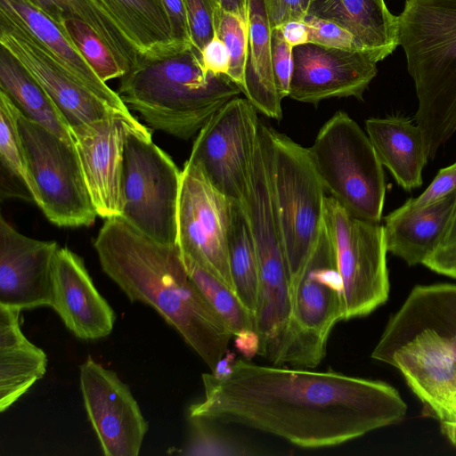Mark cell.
<instances>
[{
  "label": "cell",
  "instance_id": "7402d4cb",
  "mask_svg": "<svg viewBox=\"0 0 456 456\" xmlns=\"http://www.w3.org/2000/svg\"><path fill=\"white\" fill-rule=\"evenodd\" d=\"M365 129L379 161L398 185L409 191L419 187L429 159L419 126L407 118L392 116L368 118Z\"/></svg>",
  "mask_w": 456,
  "mask_h": 456
},
{
  "label": "cell",
  "instance_id": "4316f807",
  "mask_svg": "<svg viewBox=\"0 0 456 456\" xmlns=\"http://www.w3.org/2000/svg\"><path fill=\"white\" fill-rule=\"evenodd\" d=\"M0 89L7 94L26 117L74 145L71 127L63 115L38 83L2 46Z\"/></svg>",
  "mask_w": 456,
  "mask_h": 456
},
{
  "label": "cell",
  "instance_id": "2e32d148",
  "mask_svg": "<svg viewBox=\"0 0 456 456\" xmlns=\"http://www.w3.org/2000/svg\"><path fill=\"white\" fill-rule=\"evenodd\" d=\"M79 385L103 455H139L149 423L128 386L91 357L79 366Z\"/></svg>",
  "mask_w": 456,
  "mask_h": 456
},
{
  "label": "cell",
  "instance_id": "60d3db41",
  "mask_svg": "<svg viewBox=\"0 0 456 456\" xmlns=\"http://www.w3.org/2000/svg\"><path fill=\"white\" fill-rule=\"evenodd\" d=\"M200 60L206 71L227 76L230 53L221 39L215 36L202 49Z\"/></svg>",
  "mask_w": 456,
  "mask_h": 456
},
{
  "label": "cell",
  "instance_id": "7bdbcfd3",
  "mask_svg": "<svg viewBox=\"0 0 456 456\" xmlns=\"http://www.w3.org/2000/svg\"><path fill=\"white\" fill-rule=\"evenodd\" d=\"M279 28L286 42L293 48L309 43L308 27L304 20H290Z\"/></svg>",
  "mask_w": 456,
  "mask_h": 456
},
{
  "label": "cell",
  "instance_id": "cb8c5ba5",
  "mask_svg": "<svg viewBox=\"0 0 456 456\" xmlns=\"http://www.w3.org/2000/svg\"><path fill=\"white\" fill-rule=\"evenodd\" d=\"M20 310L0 305V411L8 410L46 372L45 351L20 328Z\"/></svg>",
  "mask_w": 456,
  "mask_h": 456
},
{
  "label": "cell",
  "instance_id": "4fadbf2b",
  "mask_svg": "<svg viewBox=\"0 0 456 456\" xmlns=\"http://www.w3.org/2000/svg\"><path fill=\"white\" fill-rule=\"evenodd\" d=\"M233 202L187 159L182 169L177 210V241L186 256L233 290L228 260V234Z\"/></svg>",
  "mask_w": 456,
  "mask_h": 456
},
{
  "label": "cell",
  "instance_id": "6da1fadb",
  "mask_svg": "<svg viewBox=\"0 0 456 456\" xmlns=\"http://www.w3.org/2000/svg\"><path fill=\"white\" fill-rule=\"evenodd\" d=\"M189 417L239 424L304 448L338 445L402 421L406 403L380 380L239 359L201 376Z\"/></svg>",
  "mask_w": 456,
  "mask_h": 456
},
{
  "label": "cell",
  "instance_id": "1f68e13d",
  "mask_svg": "<svg viewBox=\"0 0 456 456\" xmlns=\"http://www.w3.org/2000/svg\"><path fill=\"white\" fill-rule=\"evenodd\" d=\"M20 110L0 89V162L1 169L19 178L33 198L32 182L28 172L19 129ZM34 202V200H33Z\"/></svg>",
  "mask_w": 456,
  "mask_h": 456
},
{
  "label": "cell",
  "instance_id": "8992f818",
  "mask_svg": "<svg viewBox=\"0 0 456 456\" xmlns=\"http://www.w3.org/2000/svg\"><path fill=\"white\" fill-rule=\"evenodd\" d=\"M271 140L272 187L292 297L321 238L327 196L308 148L273 128Z\"/></svg>",
  "mask_w": 456,
  "mask_h": 456
},
{
  "label": "cell",
  "instance_id": "ab89813d",
  "mask_svg": "<svg viewBox=\"0 0 456 456\" xmlns=\"http://www.w3.org/2000/svg\"><path fill=\"white\" fill-rule=\"evenodd\" d=\"M170 20L173 39L180 46L192 45L183 0H161Z\"/></svg>",
  "mask_w": 456,
  "mask_h": 456
},
{
  "label": "cell",
  "instance_id": "4dcf8cb0",
  "mask_svg": "<svg viewBox=\"0 0 456 456\" xmlns=\"http://www.w3.org/2000/svg\"><path fill=\"white\" fill-rule=\"evenodd\" d=\"M56 23L103 82L120 78L126 74L109 47L88 24L76 18L63 19Z\"/></svg>",
  "mask_w": 456,
  "mask_h": 456
},
{
  "label": "cell",
  "instance_id": "ee69618b",
  "mask_svg": "<svg viewBox=\"0 0 456 456\" xmlns=\"http://www.w3.org/2000/svg\"><path fill=\"white\" fill-rule=\"evenodd\" d=\"M218 6L230 13L235 14L247 21L248 0H216Z\"/></svg>",
  "mask_w": 456,
  "mask_h": 456
},
{
  "label": "cell",
  "instance_id": "f35d334b",
  "mask_svg": "<svg viewBox=\"0 0 456 456\" xmlns=\"http://www.w3.org/2000/svg\"><path fill=\"white\" fill-rule=\"evenodd\" d=\"M310 0H265L272 30L290 20H304Z\"/></svg>",
  "mask_w": 456,
  "mask_h": 456
},
{
  "label": "cell",
  "instance_id": "7a4b0ae2",
  "mask_svg": "<svg viewBox=\"0 0 456 456\" xmlns=\"http://www.w3.org/2000/svg\"><path fill=\"white\" fill-rule=\"evenodd\" d=\"M94 247L128 299L152 307L215 371L233 335L189 277L177 244L156 241L119 216L105 220Z\"/></svg>",
  "mask_w": 456,
  "mask_h": 456
},
{
  "label": "cell",
  "instance_id": "9c48e42d",
  "mask_svg": "<svg viewBox=\"0 0 456 456\" xmlns=\"http://www.w3.org/2000/svg\"><path fill=\"white\" fill-rule=\"evenodd\" d=\"M123 175L121 217L156 241L176 244L182 170L152 142L150 130L128 134Z\"/></svg>",
  "mask_w": 456,
  "mask_h": 456
},
{
  "label": "cell",
  "instance_id": "7c38bea8",
  "mask_svg": "<svg viewBox=\"0 0 456 456\" xmlns=\"http://www.w3.org/2000/svg\"><path fill=\"white\" fill-rule=\"evenodd\" d=\"M291 300L285 363L315 368L326 354L330 331L343 315V284L325 224Z\"/></svg>",
  "mask_w": 456,
  "mask_h": 456
},
{
  "label": "cell",
  "instance_id": "5b68a950",
  "mask_svg": "<svg viewBox=\"0 0 456 456\" xmlns=\"http://www.w3.org/2000/svg\"><path fill=\"white\" fill-rule=\"evenodd\" d=\"M397 42L415 86V123L433 159L456 132V0H407Z\"/></svg>",
  "mask_w": 456,
  "mask_h": 456
},
{
  "label": "cell",
  "instance_id": "277c9868",
  "mask_svg": "<svg viewBox=\"0 0 456 456\" xmlns=\"http://www.w3.org/2000/svg\"><path fill=\"white\" fill-rule=\"evenodd\" d=\"M117 93L152 129L188 140L241 90L226 75L206 71L200 53L190 45L140 57L119 78Z\"/></svg>",
  "mask_w": 456,
  "mask_h": 456
},
{
  "label": "cell",
  "instance_id": "836d02e7",
  "mask_svg": "<svg viewBox=\"0 0 456 456\" xmlns=\"http://www.w3.org/2000/svg\"><path fill=\"white\" fill-rule=\"evenodd\" d=\"M191 431L184 455H241L245 447L213 426V421L189 417Z\"/></svg>",
  "mask_w": 456,
  "mask_h": 456
},
{
  "label": "cell",
  "instance_id": "f546056e",
  "mask_svg": "<svg viewBox=\"0 0 456 456\" xmlns=\"http://www.w3.org/2000/svg\"><path fill=\"white\" fill-rule=\"evenodd\" d=\"M228 260L233 291L255 315L258 292V260L245 208L243 205L235 202L232 204L228 234Z\"/></svg>",
  "mask_w": 456,
  "mask_h": 456
},
{
  "label": "cell",
  "instance_id": "52a82bcc",
  "mask_svg": "<svg viewBox=\"0 0 456 456\" xmlns=\"http://www.w3.org/2000/svg\"><path fill=\"white\" fill-rule=\"evenodd\" d=\"M308 151L330 196L353 216L379 223L385 175L367 133L347 113L338 111L322 126Z\"/></svg>",
  "mask_w": 456,
  "mask_h": 456
},
{
  "label": "cell",
  "instance_id": "b9f144b4",
  "mask_svg": "<svg viewBox=\"0 0 456 456\" xmlns=\"http://www.w3.org/2000/svg\"><path fill=\"white\" fill-rule=\"evenodd\" d=\"M423 265L437 273L456 279V241L440 246Z\"/></svg>",
  "mask_w": 456,
  "mask_h": 456
},
{
  "label": "cell",
  "instance_id": "d6a6232c",
  "mask_svg": "<svg viewBox=\"0 0 456 456\" xmlns=\"http://www.w3.org/2000/svg\"><path fill=\"white\" fill-rule=\"evenodd\" d=\"M216 36L225 45L231 58L227 77L240 88L243 85L248 52V25L240 17L218 8Z\"/></svg>",
  "mask_w": 456,
  "mask_h": 456
},
{
  "label": "cell",
  "instance_id": "ba28073f",
  "mask_svg": "<svg viewBox=\"0 0 456 456\" xmlns=\"http://www.w3.org/2000/svg\"><path fill=\"white\" fill-rule=\"evenodd\" d=\"M19 129L33 186V200L59 227L89 226L98 216L78 156L69 144L21 111Z\"/></svg>",
  "mask_w": 456,
  "mask_h": 456
},
{
  "label": "cell",
  "instance_id": "30bf717a",
  "mask_svg": "<svg viewBox=\"0 0 456 456\" xmlns=\"http://www.w3.org/2000/svg\"><path fill=\"white\" fill-rule=\"evenodd\" d=\"M324 224L343 284L342 321L365 316L388 298L384 226L353 216L330 196Z\"/></svg>",
  "mask_w": 456,
  "mask_h": 456
},
{
  "label": "cell",
  "instance_id": "8d00e7d4",
  "mask_svg": "<svg viewBox=\"0 0 456 456\" xmlns=\"http://www.w3.org/2000/svg\"><path fill=\"white\" fill-rule=\"evenodd\" d=\"M272 68L274 83L281 98L289 96L293 73V47L284 39L279 28L272 30Z\"/></svg>",
  "mask_w": 456,
  "mask_h": 456
},
{
  "label": "cell",
  "instance_id": "44dd1931",
  "mask_svg": "<svg viewBox=\"0 0 456 456\" xmlns=\"http://www.w3.org/2000/svg\"><path fill=\"white\" fill-rule=\"evenodd\" d=\"M307 14L347 30L360 49L382 61L398 45L397 16L384 0H310Z\"/></svg>",
  "mask_w": 456,
  "mask_h": 456
},
{
  "label": "cell",
  "instance_id": "83f0119b",
  "mask_svg": "<svg viewBox=\"0 0 456 456\" xmlns=\"http://www.w3.org/2000/svg\"><path fill=\"white\" fill-rule=\"evenodd\" d=\"M185 270L203 297L223 319L245 354H257L255 319L232 289L191 258L181 255Z\"/></svg>",
  "mask_w": 456,
  "mask_h": 456
},
{
  "label": "cell",
  "instance_id": "8fae6325",
  "mask_svg": "<svg viewBox=\"0 0 456 456\" xmlns=\"http://www.w3.org/2000/svg\"><path fill=\"white\" fill-rule=\"evenodd\" d=\"M256 111L247 98L229 101L196 134L188 159L216 190L239 204L250 191L261 125Z\"/></svg>",
  "mask_w": 456,
  "mask_h": 456
},
{
  "label": "cell",
  "instance_id": "d590c367",
  "mask_svg": "<svg viewBox=\"0 0 456 456\" xmlns=\"http://www.w3.org/2000/svg\"><path fill=\"white\" fill-rule=\"evenodd\" d=\"M304 21L308 27L311 44L346 50L360 49L354 37L333 21L309 14L305 16Z\"/></svg>",
  "mask_w": 456,
  "mask_h": 456
},
{
  "label": "cell",
  "instance_id": "f1b7e54d",
  "mask_svg": "<svg viewBox=\"0 0 456 456\" xmlns=\"http://www.w3.org/2000/svg\"><path fill=\"white\" fill-rule=\"evenodd\" d=\"M55 22L76 18L88 24L109 47L119 65L129 71L140 54L114 20L92 0H28Z\"/></svg>",
  "mask_w": 456,
  "mask_h": 456
},
{
  "label": "cell",
  "instance_id": "e0dca14e",
  "mask_svg": "<svg viewBox=\"0 0 456 456\" xmlns=\"http://www.w3.org/2000/svg\"><path fill=\"white\" fill-rule=\"evenodd\" d=\"M294 67L289 96L305 103L362 94L377 75L370 52L339 49L311 43L293 48Z\"/></svg>",
  "mask_w": 456,
  "mask_h": 456
},
{
  "label": "cell",
  "instance_id": "e575fe53",
  "mask_svg": "<svg viewBox=\"0 0 456 456\" xmlns=\"http://www.w3.org/2000/svg\"><path fill=\"white\" fill-rule=\"evenodd\" d=\"M192 46L200 53L216 36V15L220 8L216 0H183Z\"/></svg>",
  "mask_w": 456,
  "mask_h": 456
},
{
  "label": "cell",
  "instance_id": "ffe728a7",
  "mask_svg": "<svg viewBox=\"0 0 456 456\" xmlns=\"http://www.w3.org/2000/svg\"><path fill=\"white\" fill-rule=\"evenodd\" d=\"M456 203V191L421 208L403 204L385 217L387 252L409 265L424 264L442 244Z\"/></svg>",
  "mask_w": 456,
  "mask_h": 456
},
{
  "label": "cell",
  "instance_id": "3957f363",
  "mask_svg": "<svg viewBox=\"0 0 456 456\" xmlns=\"http://www.w3.org/2000/svg\"><path fill=\"white\" fill-rule=\"evenodd\" d=\"M371 358L396 368L456 445V284L414 287Z\"/></svg>",
  "mask_w": 456,
  "mask_h": 456
},
{
  "label": "cell",
  "instance_id": "d4e9b609",
  "mask_svg": "<svg viewBox=\"0 0 456 456\" xmlns=\"http://www.w3.org/2000/svg\"><path fill=\"white\" fill-rule=\"evenodd\" d=\"M247 25L248 52L241 93L256 110L280 120L282 118V99L273 74L272 28L265 0H248Z\"/></svg>",
  "mask_w": 456,
  "mask_h": 456
},
{
  "label": "cell",
  "instance_id": "9a60e30c",
  "mask_svg": "<svg viewBox=\"0 0 456 456\" xmlns=\"http://www.w3.org/2000/svg\"><path fill=\"white\" fill-rule=\"evenodd\" d=\"M132 130L147 131L133 115L111 113L71 128L84 178L97 215L119 217L124 208V152Z\"/></svg>",
  "mask_w": 456,
  "mask_h": 456
},
{
  "label": "cell",
  "instance_id": "5bb4252c",
  "mask_svg": "<svg viewBox=\"0 0 456 456\" xmlns=\"http://www.w3.org/2000/svg\"><path fill=\"white\" fill-rule=\"evenodd\" d=\"M0 45L44 89L71 128L118 112L77 83L19 16L1 4Z\"/></svg>",
  "mask_w": 456,
  "mask_h": 456
},
{
  "label": "cell",
  "instance_id": "d6986e66",
  "mask_svg": "<svg viewBox=\"0 0 456 456\" xmlns=\"http://www.w3.org/2000/svg\"><path fill=\"white\" fill-rule=\"evenodd\" d=\"M51 307L75 337L84 340L105 338L113 330L116 314L94 284L81 256L59 248L53 264Z\"/></svg>",
  "mask_w": 456,
  "mask_h": 456
},
{
  "label": "cell",
  "instance_id": "484cf974",
  "mask_svg": "<svg viewBox=\"0 0 456 456\" xmlns=\"http://www.w3.org/2000/svg\"><path fill=\"white\" fill-rule=\"evenodd\" d=\"M92 1L114 20L141 57H158L187 47L175 43L161 0Z\"/></svg>",
  "mask_w": 456,
  "mask_h": 456
},
{
  "label": "cell",
  "instance_id": "74e56055",
  "mask_svg": "<svg viewBox=\"0 0 456 456\" xmlns=\"http://www.w3.org/2000/svg\"><path fill=\"white\" fill-rule=\"evenodd\" d=\"M456 191V161L441 168L429 186L417 198H411L405 205L421 208L433 205Z\"/></svg>",
  "mask_w": 456,
  "mask_h": 456
},
{
  "label": "cell",
  "instance_id": "f6af8a7d",
  "mask_svg": "<svg viewBox=\"0 0 456 456\" xmlns=\"http://www.w3.org/2000/svg\"><path fill=\"white\" fill-rule=\"evenodd\" d=\"M454 241H456V203L440 246L450 244Z\"/></svg>",
  "mask_w": 456,
  "mask_h": 456
},
{
  "label": "cell",
  "instance_id": "ac0fdd59",
  "mask_svg": "<svg viewBox=\"0 0 456 456\" xmlns=\"http://www.w3.org/2000/svg\"><path fill=\"white\" fill-rule=\"evenodd\" d=\"M60 246L19 232L0 217V305L22 310L50 306L53 264Z\"/></svg>",
  "mask_w": 456,
  "mask_h": 456
},
{
  "label": "cell",
  "instance_id": "603a6c76",
  "mask_svg": "<svg viewBox=\"0 0 456 456\" xmlns=\"http://www.w3.org/2000/svg\"><path fill=\"white\" fill-rule=\"evenodd\" d=\"M0 4L19 16L77 83L111 109L131 114L118 93L96 75L59 24L28 0H0Z\"/></svg>",
  "mask_w": 456,
  "mask_h": 456
}]
</instances>
